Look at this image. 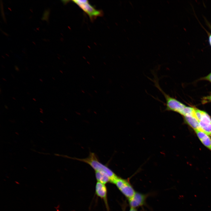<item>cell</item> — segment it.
<instances>
[{"label":"cell","instance_id":"6da1fadb","mask_svg":"<svg viewBox=\"0 0 211 211\" xmlns=\"http://www.w3.org/2000/svg\"><path fill=\"white\" fill-rule=\"evenodd\" d=\"M70 158L75 159L85 163L89 165L95 171H100L106 173L110 179V182L114 183L118 178L110 169L106 165L100 162L95 153L90 152L89 156L84 159H79L76 158Z\"/></svg>","mask_w":211,"mask_h":211},{"label":"cell","instance_id":"7a4b0ae2","mask_svg":"<svg viewBox=\"0 0 211 211\" xmlns=\"http://www.w3.org/2000/svg\"><path fill=\"white\" fill-rule=\"evenodd\" d=\"M72 1L86 13L91 21H93L98 17L103 16V11L101 10L96 9L90 4L88 0H74Z\"/></svg>","mask_w":211,"mask_h":211},{"label":"cell","instance_id":"3957f363","mask_svg":"<svg viewBox=\"0 0 211 211\" xmlns=\"http://www.w3.org/2000/svg\"><path fill=\"white\" fill-rule=\"evenodd\" d=\"M114 184L128 199L131 198L135 193L131 185L126 180L118 177Z\"/></svg>","mask_w":211,"mask_h":211},{"label":"cell","instance_id":"277c9868","mask_svg":"<svg viewBox=\"0 0 211 211\" xmlns=\"http://www.w3.org/2000/svg\"><path fill=\"white\" fill-rule=\"evenodd\" d=\"M146 197L145 195L135 192L134 195L129 199L130 207L135 208L142 206L145 202Z\"/></svg>","mask_w":211,"mask_h":211},{"label":"cell","instance_id":"5b68a950","mask_svg":"<svg viewBox=\"0 0 211 211\" xmlns=\"http://www.w3.org/2000/svg\"><path fill=\"white\" fill-rule=\"evenodd\" d=\"M96 193L98 196L103 200L106 207H108L107 190L105 184L97 182L96 186Z\"/></svg>","mask_w":211,"mask_h":211},{"label":"cell","instance_id":"8992f818","mask_svg":"<svg viewBox=\"0 0 211 211\" xmlns=\"http://www.w3.org/2000/svg\"><path fill=\"white\" fill-rule=\"evenodd\" d=\"M198 138L202 143L211 151V139L204 132L198 130H195Z\"/></svg>","mask_w":211,"mask_h":211},{"label":"cell","instance_id":"52a82bcc","mask_svg":"<svg viewBox=\"0 0 211 211\" xmlns=\"http://www.w3.org/2000/svg\"><path fill=\"white\" fill-rule=\"evenodd\" d=\"M183 117L186 122L195 130L201 131L199 121L195 116L190 115Z\"/></svg>","mask_w":211,"mask_h":211},{"label":"cell","instance_id":"ba28073f","mask_svg":"<svg viewBox=\"0 0 211 211\" xmlns=\"http://www.w3.org/2000/svg\"><path fill=\"white\" fill-rule=\"evenodd\" d=\"M95 176L98 182L105 184L110 182V179L108 176L105 173L100 171H95Z\"/></svg>","mask_w":211,"mask_h":211},{"label":"cell","instance_id":"9c48e42d","mask_svg":"<svg viewBox=\"0 0 211 211\" xmlns=\"http://www.w3.org/2000/svg\"><path fill=\"white\" fill-rule=\"evenodd\" d=\"M199 122V124L202 131L208 135H211V124H206L201 122Z\"/></svg>","mask_w":211,"mask_h":211},{"label":"cell","instance_id":"30bf717a","mask_svg":"<svg viewBox=\"0 0 211 211\" xmlns=\"http://www.w3.org/2000/svg\"><path fill=\"white\" fill-rule=\"evenodd\" d=\"M180 114L183 117L190 115L193 116L195 117L194 108L186 106L183 109Z\"/></svg>","mask_w":211,"mask_h":211},{"label":"cell","instance_id":"8fae6325","mask_svg":"<svg viewBox=\"0 0 211 211\" xmlns=\"http://www.w3.org/2000/svg\"><path fill=\"white\" fill-rule=\"evenodd\" d=\"M199 122L206 124H211V118L207 113L203 111L200 120Z\"/></svg>","mask_w":211,"mask_h":211},{"label":"cell","instance_id":"7c38bea8","mask_svg":"<svg viewBox=\"0 0 211 211\" xmlns=\"http://www.w3.org/2000/svg\"><path fill=\"white\" fill-rule=\"evenodd\" d=\"M202 102V103L204 104L211 102V94L204 97L203 98Z\"/></svg>","mask_w":211,"mask_h":211},{"label":"cell","instance_id":"4fadbf2b","mask_svg":"<svg viewBox=\"0 0 211 211\" xmlns=\"http://www.w3.org/2000/svg\"><path fill=\"white\" fill-rule=\"evenodd\" d=\"M203 79L208 81L211 82V72L206 76L202 79Z\"/></svg>","mask_w":211,"mask_h":211},{"label":"cell","instance_id":"5bb4252c","mask_svg":"<svg viewBox=\"0 0 211 211\" xmlns=\"http://www.w3.org/2000/svg\"><path fill=\"white\" fill-rule=\"evenodd\" d=\"M129 211H137L135 208L131 207Z\"/></svg>","mask_w":211,"mask_h":211},{"label":"cell","instance_id":"9a60e30c","mask_svg":"<svg viewBox=\"0 0 211 211\" xmlns=\"http://www.w3.org/2000/svg\"><path fill=\"white\" fill-rule=\"evenodd\" d=\"M15 68L16 70L18 72L20 71V69L18 67L16 66H15Z\"/></svg>","mask_w":211,"mask_h":211},{"label":"cell","instance_id":"2e32d148","mask_svg":"<svg viewBox=\"0 0 211 211\" xmlns=\"http://www.w3.org/2000/svg\"><path fill=\"white\" fill-rule=\"evenodd\" d=\"M209 41L210 44L211 46V35H210V36L209 37Z\"/></svg>","mask_w":211,"mask_h":211},{"label":"cell","instance_id":"e0dca14e","mask_svg":"<svg viewBox=\"0 0 211 211\" xmlns=\"http://www.w3.org/2000/svg\"><path fill=\"white\" fill-rule=\"evenodd\" d=\"M4 107L6 109H7V110L8 109V108L7 105H4Z\"/></svg>","mask_w":211,"mask_h":211},{"label":"cell","instance_id":"ac0fdd59","mask_svg":"<svg viewBox=\"0 0 211 211\" xmlns=\"http://www.w3.org/2000/svg\"><path fill=\"white\" fill-rule=\"evenodd\" d=\"M2 79L3 80V81H6V79H5L4 78H2Z\"/></svg>","mask_w":211,"mask_h":211},{"label":"cell","instance_id":"d6986e66","mask_svg":"<svg viewBox=\"0 0 211 211\" xmlns=\"http://www.w3.org/2000/svg\"><path fill=\"white\" fill-rule=\"evenodd\" d=\"M21 108H22V109L23 110H25V107H23V106Z\"/></svg>","mask_w":211,"mask_h":211},{"label":"cell","instance_id":"ffe728a7","mask_svg":"<svg viewBox=\"0 0 211 211\" xmlns=\"http://www.w3.org/2000/svg\"><path fill=\"white\" fill-rule=\"evenodd\" d=\"M39 80L41 82H43V81L42 79H39Z\"/></svg>","mask_w":211,"mask_h":211},{"label":"cell","instance_id":"44dd1931","mask_svg":"<svg viewBox=\"0 0 211 211\" xmlns=\"http://www.w3.org/2000/svg\"><path fill=\"white\" fill-rule=\"evenodd\" d=\"M33 99L35 101H36V99L35 98H33Z\"/></svg>","mask_w":211,"mask_h":211},{"label":"cell","instance_id":"7402d4cb","mask_svg":"<svg viewBox=\"0 0 211 211\" xmlns=\"http://www.w3.org/2000/svg\"><path fill=\"white\" fill-rule=\"evenodd\" d=\"M40 110H41V111H43V109H42V108H40Z\"/></svg>","mask_w":211,"mask_h":211},{"label":"cell","instance_id":"603a6c76","mask_svg":"<svg viewBox=\"0 0 211 211\" xmlns=\"http://www.w3.org/2000/svg\"><path fill=\"white\" fill-rule=\"evenodd\" d=\"M40 113H43V111H41V110H40Z\"/></svg>","mask_w":211,"mask_h":211},{"label":"cell","instance_id":"cb8c5ba5","mask_svg":"<svg viewBox=\"0 0 211 211\" xmlns=\"http://www.w3.org/2000/svg\"><path fill=\"white\" fill-rule=\"evenodd\" d=\"M12 98H13V99L14 100H16V98L15 97H12Z\"/></svg>","mask_w":211,"mask_h":211},{"label":"cell","instance_id":"d4e9b609","mask_svg":"<svg viewBox=\"0 0 211 211\" xmlns=\"http://www.w3.org/2000/svg\"><path fill=\"white\" fill-rule=\"evenodd\" d=\"M1 88H0V93L1 94Z\"/></svg>","mask_w":211,"mask_h":211},{"label":"cell","instance_id":"484cf974","mask_svg":"<svg viewBox=\"0 0 211 211\" xmlns=\"http://www.w3.org/2000/svg\"><path fill=\"white\" fill-rule=\"evenodd\" d=\"M60 72L62 74H63V72L62 71L60 70Z\"/></svg>","mask_w":211,"mask_h":211},{"label":"cell","instance_id":"4316f807","mask_svg":"<svg viewBox=\"0 0 211 211\" xmlns=\"http://www.w3.org/2000/svg\"><path fill=\"white\" fill-rule=\"evenodd\" d=\"M52 79L53 80H55V78L54 77H52Z\"/></svg>","mask_w":211,"mask_h":211},{"label":"cell","instance_id":"83f0119b","mask_svg":"<svg viewBox=\"0 0 211 211\" xmlns=\"http://www.w3.org/2000/svg\"><path fill=\"white\" fill-rule=\"evenodd\" d=\"M27 93L28 95H30V93L29 92H27Z\"/></svg>","mask_w":211,"mask_h":211},{"label":"cell","instance_id":"f1b7e54d","mask_svg":"<svg viewBox=\"0 0 211 211\" xmlns=\"http://www.w3.org/2000/svg\"><path fill=\"white\" fill-rule=\"evenodd\" d=\"M210 136H211V135H210Z\"/></svg>","mask_w":211,"mask_h":211}]
</instances>
